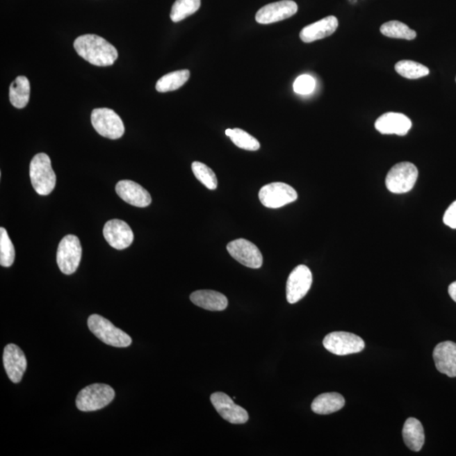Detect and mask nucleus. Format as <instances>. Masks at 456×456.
I'll use <instances>...</instances> for the list:
<instances>
[{"mask_svg": "<svg viewBox=\"0 0 456 456\" xmlns=\"http://www.w3.org/2000/svg\"><path fill=\"white\" fill-rule=\"evenodd\" d=\"M418 178V170L414 163L403 162L395 165L389 171L385 184L389 191L404 194L414 188Z\"/></svg>", "mask_w": 456, "mask_h": 456, "instance_id": "5", "label": "nucleus"}, {"mask_svg": "<svg viewBox=\"0 0 456 456\" xmlns=\"http://www.w3.org/2000/svg\"><path fill=\"white\" fill-rule=\"evenodd\" d=\"M259 199L263 206L270 209H277L294 202L298 199V193L285 183H271L261 188Z\"/></svg>", "mask_w": 456, "mask_h": 456, "instance_id": "9", "label": "nucleus"}, {"mask_svg": "<svg viewBox=\"0 0 456 456\" xmlns=\"http://www.w3.org/2000/svg\"><path fill=\"white\" fill-rule=\"evenodd\" d=\"M311 270L304 265L296 267L289 275L286 282V300L291 304H296L306 296L311 288Z\"/></svg>", "mask_w": 456, "mask_h": 456, "instance_id": "10", "label": "nucleus"}, {"mask_svg": "<svg viewBox=\"0 0 456 456\" xmlns=\"http://www.w3.org/2000/svg\"><path fill=\"white\" fill-rule=\"evenodd\" d=\"M88 324L90 332L105 344L115 348H127L132 343L131 337L127 333L98 314L90 316Z\"/></svg>", "mask_w": 456, "mask_h": 456, "instance_id": "3", "label": "nucleus"}, {"mask_svg": "<svg viewBox=\"0 0 456 456\" xmlns=\"http://www.w3.org/2000/svg\"><path fill=\"white\" fill-rule=\"evenodd\" d=\"M74 48L81 58L96 66L113 65L119 57L115 47L97 35L88 34L77 38Z\"/></svg>", "mask_w": 456, "mask_h": 456, "instance_id": "1", "label": "nucleus"}, {"mask_svg": "<svg viewBox=\"0 0 456 456\" xmlns=\"http://www.w3.org/2000/svg\"><path fill=\"white\" fill-rule=\"evenodd\" d=\"M395 70L400 76L411 79V80L427 76L430 74L427 67L412 60H402L396 63Z\"/></svg>", "mask_w": 456, "mask_h": 456, "instance_id": "28", "label": "nucleus"}, {"mask_svg": "<svg viewBox=\"0 0 456 456\" xmlns=\"http://www.w3.org/2000/svg\"><path fill=\"white\" fill-rule=\"evenodd\" d=\"M298 9L297 3L293 0H282L262 7L258 10L255 19L259 24L268 25L292 17L298 13Z\"/></svg>", "mask_w": 456, "mask_h": 456, "instance_id": "12", "label": "nucleus"}, {"mask_svg": "<svg viewBox=\"0 0 456 456\" xmlns=\"http://www.w3.org/2000/svg\"><path fill=\"white\" fill-rule=\"evenodd\" d=\"M438 371L455 378L456 377V343L443 341L436 345L432 353Z\"/></svg>", "mask_w": 456, "mask_h": 456, "instance_id": "18", "label": "nucleus"}, {"mask_svg": "<svg viewBox=\"0 0 456 456\" xmlns=\"http://www.w3.org/2000/svg\"><path fill=\"white\" fill-rule=\"evenodd\" d=\"M193 304L210 311H223L227 308L225 295L212 290H199L190 295Z\"/></svg>", "mask_w": 456, "mask_h": 456, "instance_id": "20", "label": "nucleus"}, {"mask_svg": "<svg viewBox=\"0 0 456 456\" xmlns=\"http://www.w3.org/2000/svg\"><path fill=\"white\" fill-rule=\"evenodd\" d=\"M443 223L456 229V200L450 204L443 215Z\"/></svg>", "mask_w": 456, "mask_h": 456, "instance_id": "32", "label": "nucleus"}, {"mask_svg": "<svg viewBox=\"0 0 456 456\" xmlns=\"http://www.w3.org/2000/svg\"><path fill=\"white\" fill-rule=\"evenodd\" d=\"M90 120L96 131L106 138L117 140L124 136L123 121L112 109L106 108L94 109Z\"/></svg>", "mask_w": 456, "mask_h": 456, "instance_id": "6", "label": "nucleus"}, {"mask_svg": "<svg viewBox=\"0 0 456 456\" xmlns=\"http://www.w3.org/2000/svg\"><path fill=\"white\" fill-rule=\"evenodd\" d=\"M375 129L383 135L406 136L412 128V121L405 114L386 113L375 122Z\"/></svg>", "mask_w": 456, "mask_h": 456, "instance_id": "16", "label": "nucleus"}, {"mask_svg": "<svg viewBox=\"0 0 456 456\" xmlns=\"http://www.w3.org/2000/svg\"><path fill=\"white\" fill-rule=\"evenodd\" d=\"M226 135L229 137L235 145L243 150L255 152L261 148L259 141L241 129H228L226 131Z\"/></svg>", "mask_w": 456, "mask_h": 456, "instance_id": "27", "label": "nucleus"}, {"mask_svg": "<svg viewBox=\"0 0 456 456\" xmlns=\"http://www.w3.org/2000/svg\"><path fill=\"white\" fill-rule=\"evenodd\" d=\"M15 252L13 242L6 228L0 227V265L10 267L15 261Z\"/></svg>", "mask_w": 456, "mask_h": 456, "instance_id": "29", "label": "nucleus"}, {"mask_svg": "<svg viewBox=\"0 0 456 456\" xmlns=\"http://www.w3.org/2000/svg\"><path fill=\"white\" fill-rule=\"evenodd\" d=\"M116 192L125 202L136 207H147L152 203L151 195L139 184L131 180H121L116 186Z\"/></svg>", "mask_w": 456, "mask_h": 456, "instance_id": "17", "label": "nucleus"}, {"mask_svg": "<svg viewBox=\"0 0 456 456\" xmlns=\"http://www.w3.org/2000/svg\"><path fill=\"white\" fill-rule=\"evenodd\" d=\"M316 88V81L309 74H302L297 78L293 84L294 92L301 95H308Z\"/></svg>", "mask_w": 456, "mask_h": 456, "instance_id": "31", "label": "nucleus"}, {"mask_svg": "<svg viewBox=\"0 0 456 456\" xmlns=\"http://www.w3.org/2000/svg\"><path fill=\"white\" fill-rule=\"evenodd\" d=\"M31 85L25 76H18L10 86V101L17 108H25L30 99Z\"/></svg>", "mask_w": 456, "mask_h": 456, "instance_id": "23", "label": "nucleus"}, {"mask_svg": "<svg viewBox=\"0 0 456 456\" xmlns=\"http://www.w3.org/2000/svg\"><path fill=\"white\" fill-rule=\"evenodd\" d=\"M228 253L241 264L249 268L259 269L263 265V255L259 247L246 239L239 238L228 243Z\"/></svg>", "mask_w": 456, "mask_h": 456, "instance_id": "11", "label": "nucleus"}, {"mask_svg": "<svg viewBox=\"0 0 456 456\" xmlns=\"http://www.w3.org/2000/svg\"><path fill=\"white\" fill-rule=\"evenodd\" d=\"M344 406V397L339 393L330 392L317 396L314 400L311 408L314 414L328 415L340 411Z\"/></svg>", "mask_w": 456, "mask_h": 456, "instance_id": "22", "label": "nucleus"}, {"mask_svg": "<svg viewBox=\"0 0 456 456\" xmlns=\"http://www.w3.org/2000/svg\"><path fill=\"white\" fill-rule=\"evenodd\" d=\"M380 33L385 37L405 39V40H414L416 37V33L414 30L398 21L384 23L380 26Z\"/></svg>", "mask_w": 456, "mask_h": 456, "instance_id": "25", "label": "nucleus"}, {"mask_svg": "<svg viewBox=\"0 0 456 456\" xmlns=\"http://www.w3.org/2000/svg\"><path fill=\"white\" fill-rule=\"evenodd\" d=\"M190 72L188 70H177L160 78L156 82V89L159 92H172L182 88L190 79Z\"/></svg>", "mask_w": 456, "mask_h": 456, "instance_id": "24", "label": "nucleus"}, {"mask_svg": "<svg viewBox=\"0 0 456 456\" xmlns=\"http://www.w3.org/2000/svg\"><path fill=\"white\" fill-rule=\"evenodd\" d=\"M104 236L110 246L119 250L127 249L133 241V234L131 227L119 219L110 220L105 224Z\"/></svg>", "mask_w": 456, "mask_h": 456, "instance_id": "14", "label": "nucleus"}, {"mask_svg": "<svg viewBox=\"0 0 456 456\" xmlns=\"http://www.w3.org/2000/svg\"><path fill=\"white\" fill-rule=\"evenodd\" d=\"M212 405L223 419L234 424H243L249 420L245 409L236 405L229 396L222 392H216L211 396Z\"/></svg>", "mask_w": 456, "mask_h": 456, "instance_id": "13", "label": "nucleus"}, {"mask_svg": "<svg viewBox=\"0 0 456 456\" xmlns=\"http://www.w3.org/2000/svg\"><path fill=\"white\" fill-rule=\"evenodd\" d=\"M82 247L76 236H65L58 245L57 263L63 273L72 275L76 272L81 259Z\"/></svg>", "mask_w": 456, "mask_h": 456, "instance_id": "7", "label": "nucleus"}, {"mask_svg": "<svg viewBox=\"0 0 456 456\" xmlns=\"http://www.w3.org/2000/svg\"><path fill=\"white\" fill-rule=\"evenodd\" d=\"M202 6V0H176L172 7L170 17L172 22H179L190 17Z\"/></svg>", "mask_w": 456, "mask_h": 456, "instance_id": "26", "label": "nucleus"}, {"mask_svg": "<svg viewBox=\"0 0 456 456\" xmlns=\"http://www.w3.org/2000/svg\"><path fill=\"white\" fill-rule=\"evenodd\" d=\"M450 296L456 302V282H452L448 289Z\"/></svg>", "mask_w": 456, "mask_h": 456, "instance_id": "33", "label": "nucleus"}, {"mask_svg": "<svg viewBox=\"0 0 456 456\" xmlns=\"http://www.w3.org/2000/svg\"><path fill=\"white\" fill-rule=\"evenodd\" d=\"M30 178L35 191L40 195H48L56 186V175L53 170L49 156L38 153L30 164Z\"/></svg>", "mask_w": 456, "mask_h": 456, "instance_id": "2", "label": "nucleus"}, {"mask_svg": "<svg viewBox=\"0 0 456 456\" xmlns=\"http://www.w3.org/2000/svg\"><path fill=\"white\" fill-rule=\"evenodd\" d=\"M339 22L336 17H329L320 19L304 27L301 31L300 39L306 43L320 40L332 35L337 29Z\"/></svg>", "mask_w": 456, "mask_h": 456, "instance_id": "19", "label": "nucleus"}, {"mask_svg": "<svg viewBox=\"0 0 456 456\" xmlns=\"http://www.w3.org/2000/svg\"><path fill=\"white\" fill-rule=\"evenodd\" d=\"M115 396L108 384H93L81 390L76 398V407L81 412H94L107 407Z\"/></svg>", "mask_w": 456, "mask_h": 456, "instance_id": "4", "label": "nucleus"}, {"mask_svg": "<svg viewBox=\"0 0 456 456\" xmlns=\"http://www.w3.org/2000/svg\"><path fill=\"white\" fill-rule=\"evenodd\" d=\"M327 351L338 356H345L359 353L365 348V342L355 334L335 332L329 333L323 341Z\"/></svg>", "mask_w": 456, "mask_h": 456, "instance_id": "8", "label": "nucleus"}, {"mask_svg": "<svg viewBox=\"0 0 456 456\" xmlns=\"http://www.w3.org/2000/svg\"><path fill=\"white\" fill-rule=\"evenodd\" d=\"M402 435L409 449L415 452L422 450L425 442V434L420 421L414 418H408L404 424Z\"/></svg>", "mask_w": 456, "mask_h": 456, "instance_id": "21", "label": "nucleus"}, {"mask_svg": "<svg viewBox=\"0 0 456 456\" xmlns=\"http://www.w3.org/2000/svg\"><path fill=\"white\" fill-rule=\"evenodd\" d=\"M455 81H456V77H455Z\"/></svg>", "mask_w": 456, "mask_h": 456, "instance_id": "34", "label": "nucleus"}, {"mask_svg": "<svg viewBox=\"0 0 456 456\" xmlns=\"http://www.w3.org/2000/svg\"><path fill=\"white\" fill-rule=\"evenodd\" d=\"M3 361L9 379L15 384L21 382L27 366L22 350L15 344L7 345L3 351Z\"/></svg>", "mask_w": 456, "mask_h": 456, "instance_id": "15", "label": "nucleus"}, {"mask_svg": "<svg viewBox=\"0 0 456 456\" xmlns=\"http://www.w3.org/2000/svg\"><path fill=\"white\" fill-rule=\"evenodd\" d=\"M192 171L194 172L195 178L204 186L211 190H215L218 188V178L215 172L211 169L200 162H194L192 163Z\"/></svg>", "mask_w": 456, "mask_h": 456, "instance_id": "30", "label": "nucleus"}]
</instances>
